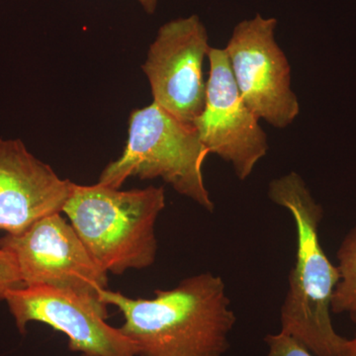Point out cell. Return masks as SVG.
Listing matches in <instances>:
<instances>
[{
  "instance_id": "cell-3",
  "label": "cell",
  "mask_w": 356,
  "mask_h": 356,
  "mask_svg": "<svg viewBox=\"0 0 356 356\" xmlns=\"http://www.w3.org/2000/svg\"><path fill=\"white\" fill-rule=\"evenodd\" d=\"M165 208L163 187L120 191L72 182L63 213L107 273L147 268L158 252L156 220Z\"/></svg>"
},
{
  "instance_id": "cell-8",
  "label": "cell",
  "mask_w": 356,
  "mask_h": 356,
  "mask_svg": "<svg viewBox=\"0 0 356 356\" xmlns=\"http://www.w3.org/2000/svg\"><path fill=\"white\" fill-rule=\"evenodd\" d=\"M208 60L205 105L193 127L209 153L231 163L245 180L268 151L266 132L243 102L225 49L211 47Z\"/></svg>"
},
{
  "instance_id": "cell-6",
  "label": "cell",
  "mask_w": 356,
  "mask_h": 356,
  "mask_svg": "<svg viewBox=\"0 0 356 356\" xmlns=\"http://www.w3.org/2000/svg\"><path fill=\"white\" fill-rule=\"evenodd\" d=\"M275 18L257 14L238 23L225 51L234 79L248 108L274 128H286L299 115L291 89V69L275 41Z\"/></svg>"
},
{
  "instance_id": "cell-9",
  "label": "cell",
  "mask_w": 356,
  "mask_h": 356,
  "mask_svg": "<svg viewBox=\"0 0 356 356\" xmlns=\"http://www.w3.org/2000/svg\"><path fill=\"white\" fill-rule=\"evenodd\" d=\"M21 334L30 322L44 323L69 339V348L91 356H137L135 344L105 322L92 304L74 293L49 286H24L3 296Z\"/></svg>"
},
{
  "instance_id": "cell-15",
  "label": "cell",
  "mask_w": 356,
  "mask_h": 356,
  "mask_svg": "<svg viewBox=\"0 0 356 356\" xmlns=\"http://www.w3.org/2000/svg\"><path fill=\"white\" fill-rule=\"evenodd\" d=\"M147 13L154 14L158 7L159 0H137Z\"/></svg>"
},
{
  "instance_id": "cell-4",
  "label": "cell",
  "mask_w": 356,
  "mask_h": 356,
  "mask_svg": "<svg viewBox=\"0 0 356 356\" xmlns=\"http://www.w3.org/2000/svg\"><path fill=\"white\" fill-rule=\"evenodd\" d=\"M209 154L194 127L153 102L131 113L127 145L121 156L102 170L98 182L120 189L130 177H159L212 213L215 204L202 175Z\"/></svg>"
},
{
  "instance_id": "cell-7",
  "label": "cell",
  "mask_w": 356,
  "mask_h": 356,
  "mask_svg": "<svg viewBox=\"0 0 356 356\" xmlns=\"http://www.w3.org/2000/svg\"><path fill=\"white\" fill-rule=\"evenodd\" d=\"M210 49L199 16L177 18L159 28L142 65L154 103L192 127L205 105L203 63Z\"/></svg>"
},
{
  "instance_id": "cell-5",
  "label": "cell",
  "mask_w": 356,
  "mask_h": 356,
  "mask_svg": "<svg viewBox=\"0 0 356 356\" xmlns=\"http://www.w3.org/2000/svg\"><path fill=\"white\" fill-rule=\"evenodd\" d=\"M62 213L33 224L19 235L0 238V248L13 255L22 287L49 286L74 293L107 318L103 291L108 273L98 266Z\"/></svg>"
},
{
  "instance_id": "cell-16",
  "label": "cell",
  "mask_w": 356,
  "mask_h": 356,
  "mask_svg": "<svg viewBox=\"0 0 356 356\" xmlns=\"http://www.w3.org/2000/svg\"><path fill=\"white\" fill-rule=\"evenodd\" d=\"M81 356H91V355H81Z\"/></svg>"
},
{
  "instance_id": "cell-11",
  "label": "cell",
  "mask_w": 356,
  "mask_h": 356,
  "mask_svg": "<svg viewBox=\"0 0 356 356\" xmlns=\"http://www.w3.org/2000/svg\"><path fill=\"white\" fill-rule=\"evenodd\" d=\"M339 280L332 297V313L350 314L356 320V225L337 252Z\"/></svg>"
},
{
  "instance_id": "cell-1",
  "label": "cell",
  "mask_w": 356,
  "mask_h": 356,
  "mask_svg": "<svg viewBox=\"0 0 356 356\" xmlns=\"http://www.w3.org/2000/svg\"><path fill=\"white\" fill-rule=\"evenodd\" d=\"M102 299L121 312L119 329L135 344L137 356H222L229 348L236 317L221 276H191L172 289L156 290L152 299L108 289Z\"/></svg>"
},
{
  "instance_id": "cell-14",
  "label": "cell",
  "mask_w": 356,
  "mask_h": 356,
  "mask_svg": "<svg viewBox=\"0 0 356 356\" xmlns=\"http://www.w3.org/2000/svg\"><path fill=\"white\" fill-rule=\"evenodd\" d=\"M353 322L356 325V320H353ZM343 356H356V332L353 339L346 341Z\"/></svg>"
},
{
  "instance_id": "cell-2",
  "label": "cell",
  "mask_w": 356,
  "mask_h": 356,
  "mask_svg": "<svg viewBox=\"0 0 356 356\" xmlns=\"http://www.w3.org/2000/svg\"><path fill=\"white\" fill-rule=\"evenodd\" d=\"M268 197L291 214L296 226V259L281 307L280 332L296 339L315 356H343L348 339L337 334L331 315L339 269L325 254L318 236L322 206L295 172L273 180Z\"/></svg>"
},
{
  "instance_id": "cell-12",
  "label": "cell",
  "mask_w": 356,
  "mask_h": 356,
  "mask_svg": "<svg viewBox=\"0 0 356 356\" xmlns=\"http://www.w3.org/2000/svg\"><path fill=\"white\" fill-rule=\"evenodd\" d=\"M264 341L268 346L266 356H315L306 346L285 332L267 334Z\"/></svg>"
},
{
  "instance_id": "cell-13",
  "label": "cell",
  "mask_w": 356,
  "mask_h": 356,
  "mask_svg": "<svg viewBox=\"0 0 356 356\" xmlns=\"http://www.w3.org/2000/svg\"><path fill=\"white\" fill-rule=\"evenodd\" d=\"M22 287L19 270L13 255L0 248V301L8 290Z\"/></svg>"
},
{
  "instance_id": "cell-10",
  "label": "cell",
  "mask_w": 356,
  "mask_h": 356,
  "mask_svg": "<svg viewBox=\"0 0 356 356\" xmlns=\"http://www.w3.org/2000/svg\"><path fill=\"white\" fill-rule=\"evenodd\" d=\"M72 185L33 156L22 140L0 139V231L19 235L63 213Z\"/></svg>"
}]
</instances>
